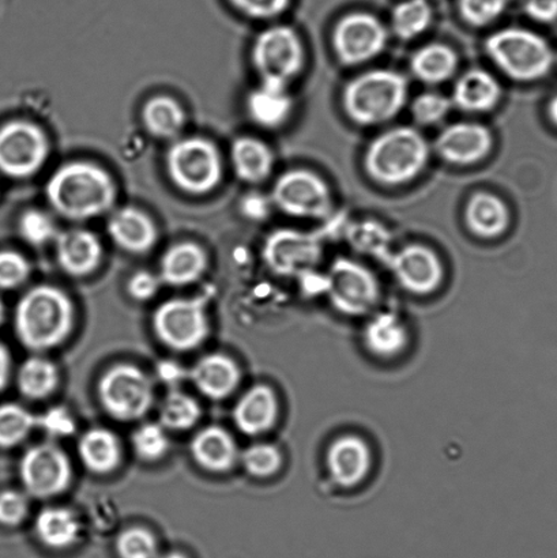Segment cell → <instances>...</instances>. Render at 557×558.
<instances>
[{"mask_svg": "<svg viewBox=\"0 0 557 558\" xmlns=\"http://www.w3.org/2000/svg\"><path fill=\"white\" fill-rule=\"evenodd\" d=\"M108 234L124 253L142 255L155 247L158 231L155 221L135 206L114 211L108 221Z\"/></svg>", "mask_w": 557, "mask_h": 558, "instance_id": "ffe728a7", "label": "cell"}, {"mask_svg": "<svg viewBox=\"0 0 557 558\" xmlns=\"http://www.w3.org/2000/svg\"><path fill=\"white\" fill-rule=\"evenodd\" d=\"M509 0H460L463 20L473 26L489 25L498 20Z\"/></svg>", "mask_w": 557, "mask_h": 558, "instance_id": "f6af8a7d", "label": "cell"}, {"mask_svg": "<svg viewBox=\"0 0 557 558\" xmlns=\"http://www.w3.org/2000/svg\"><path fill=\"white\" fill-rule=\"evenodd\" d=\"M36 428V414L19 403L0 404V448L2 450L20 446Z\"/></svg>", "mask_w": 557, "mask_h": 558, "instance_id": "d590c367", "label": "cell"}, {"mask_svg": "<svg viewBox=\"0 0 557 558\" xmlns=\"http://www.w3.org/2000/svg\"><path fill=\"white\" fill-rule=\"evenodd\" d=\"M20 477L27 495L51 499L69 488L73 468L62 448L47 441L27 448L20 461Z\"/></svg>", "mask_w": 557, "mask_h": 558, "instance_id": "8fae6325", "label": "cell"}, {"mask_svg": "<svg viewBox=\"0 0 557 558\" xmlns=\"http://www.w3.org/2000/svg\"><path fill=\"white\" fill-rule=\"evenodd\" d=\"M526 11L540 22H553L557 19V0H526Z\"/></svg>", "mask_w": 557, "mask_h": 558, "instance_id": "816d5d0a", "label": "cell"}, {"mask_svg": "<svg viewBox=\"0 0 557 558\" xmlns=\"http://www.w3.org/2000/svg\"><path fill=\"white\" fill-rule=\"evenodd\" d=\"M228 2L249 19L271 20L281 15L291 0H228Z\"/></svg>", "mask_w": 557, "mask_h": 558, "instance_id": "c3c4849f", "label": "cell"}, {"mask_svg": "<svg viewBox=\"0 0 557 558\" xmlns=\"http://www.w3.org/2000/svg\"><path fill=\"white\" fill-rule=\"evenodd\" d=\"M273 205L288 216L318 220L329 215L331 195L318 174L294 169L277 179L271 193Z\"/></svg>", "mask_w": 557, "mask_h": 558, "instance_id": "7c38bea8", "label": "cell"}, {"mask_svg": "<svg viewBox=\"0 0 557 558\" xmlns=\"http://www.w3.org/2000/svg\"><path fill=\"white\" fill-rule=\"evenodd\" d=\"M74 323L73 301L52 284H37L27 290L15 306V336L35 353L62 344L73 331Z\"/></svg>", "mask_w": 557, "mask_h": 558, "instance_id": "7a4b0ae2", "label": "cell"}, {"mask_svg": "<svg viewBox=\"0 0 557 558\" xmlns=\"http://www.w3.org/2000/svg\"><path fill=\"white\" fill-rule=\"evenodd\" d=\"M117 551L120 558H157L155 535L144 527H130L119 534Z\"/></svg>", "mask_w": 557, "mask_h": 558, "instance_id": "b9f144b4", "label": "cell"}, {"mask_svg": "<svg viewBox=\"0 0 557 558\" xmlns=\"http://www.w3.org/2000/svg\"><path fill=\"white\" fill-rule=\"evenodd\" d=\"M450 108L449 98L438 95V93H423L414 98L412 114L420 124H435L447 117Z\"/></svg>", "mask_w": 557, "mask_h": 558, "instance_id": "ee69618b", "label": "cell"}, {"mask_svg": "<svg viewBox=\"0 0 557 558\" xmlns=\"http://www.w3.org/2000/svg\"><path fill=\"white\" fill-rule=\"evenodd\" d=\"M4 319H5V308H4L3 301L0 300V326L3 325Z\"/></svg>", "mask_w": 557, "mask_h": 558, "instance_id": "6f0895ef", "label": "cell"}, {"mask_svg": "<svg viewBox=\"0 0 557 558\" xmlns=\"http://www.w3.org/2000/svg\"><path fill=\"white\" fill-rule=\"evenodd\" d=\"M485 47L489 58L512 80L543 78L553 68L548 43L533 32L510 27L491 36Z\"/></svg>", "mask_w": 557, "mask_h": 558, "instance_id": "8992f818", "label": "cell"}, {"mask_svg": "<svg viewBox=\"0 0 557 558\" xmlns=\"http://www.w3.org/2000/svg\"><path fill=\"white\" fill-rule=\"evenodd\" d=\"M231 162L237 178L249 184H259L270 177L275 155L264 141L240 136L231 147Z\"/></svg>", "mask_w": 557, "mask_h": 558, "instance_id": "484cf974", "label": "cell"}, {"mask_svg": "<svg viewBox=\"0 0 557 558\" xmlns=\"http://www.w3.org/2000/svg\"><path fill=\"white\" fill-rule=\"evenodd\" d=\"M209 259L205 250L194 242H180L171 245L161 256L160 277L168 287H187L205 275Z\"/></svg>", "mask_w": 557, "mask_h": 558, "instance_id": "cb8c5ba5", "label": "cell"}, {"mask_svg": "<svg viewBox=\"0 0 557 558\" xmlns=\"http://www.w3.org/2000/svg\"><path fill=\"white\" fill-rule=\"evenodd\" d=\"M191 456L199 468L210 473L231 472L238 462L237 441L228 430L218 425L196 432L190 445Z\"/></svg>", "mask_w": 557, "mask_h": 558, "instance_id": "7402d4cb", "label": "cell"}, {"mask_svg": "<svg viewBox=\"0 0 557 558\" xmlns=\"http://www.w3.org/2000/svg\"><path fill=\"white\" fill-rule=\"evenodd\" d=\"M141 119L147 134L157 140H173L183 130L187 117L177 98L157 95L145 101Z\"/></svg>", "mask_w": 557, "mask_h": 558, "instance_id": "4dcf8cb0", "label": "cell"}, {"mask_svg": "<svg viewBox=\"0 0 557 558\" xmlns=\"http://www.w3.org/2000/svg\"><path fill=\"white\" fill-rule=\"evenodd\" d=\"M427 141L412 128L387 131L373 141L365 153V169L380 184L411 182L428 161Z\"/></svg>", "mask_w": 557, "mask_h": 558, "instance_id": "3957f363", "label": "cell"}, {"mask_svg": "<svg viewBox=\"0 0 557 558\" xmlns=\"http://www.w3.org/2000/svg\"><path fill=\"white\" fill-rule=\"evenodd\" d=\"M131 446L141 461H160L169 450L167 429L160 423L142 424L131 435Z\"/></svg>", "mask_w": 557, "mask_h": 558, "instance_id": "74e56055", "label": "cell"}, {"mask_svg": "<svg viewBox=\"0 0 557 558\" xmlns=\"http://www.w3.org/2000/svg\"><path fill=\"white\" fill-rule=\"evenodd\" d=\"M59 383L57 365L41 355H32L16 372V387L29 401H43L52 396Z\"/></svg>", "mask_w": 557, "mask_h": 558, "instance_id": "d6a6232c", "label": "cell"}, {"mask_svg": "<svg viewBox=\"0 0 557 558\" xmlns=\"http://www.w3.org/2000/svg\"><path fill=\"white\" fill-rule=\"evenodd\" d=\"M32 266L24 255L13 250L0 251V289L13 290L29 279Z\"/></svg>", "mask_w": 557, "mask_h": 558, "instance_id": "7bdbcfd3", "label": "cell"}, {"mask_svg": "<svg viewBox=\"0 0 557 558\" xmlns=\"http://www.w3.org/2000/svg\"><path fill=\"white\" fill-rule=\"evenodd\" d=\"M262 255L278 276L305 275L320 259V240L314 233L278 229L266 239Z\"/></svg>", "mask_w": 557, "mask_h": 558, "instance_id": "4fadbf2b", "label": "cell"}, {"mask_svg": "<svg viewBox=\"0 0 557 558\" xmlns=\"http://www.w3.org/2000/svg\"><path fill=\"white\" fill-rule=\"evenodd\" d=\"M499 82L487 71L474 69L461 76L455 87L456 106L467 112H487L499 102Z\"/></svg>", "mask_w": 557, "mask_h": 558, "instance_id": "83f0119b", "label": "cell"}, {"mask_svg": "<svg viewBox=\"0 0 557 558\" xmlns=\"http://www.w3.org/2000/svg\"><path fill=\"white\" fill-rule=\"evenodd\" d=\"M278 402L269 386L256 385L239 399L233 409L234 425L242 434L259 436L276 424Z\"/></svg>", "mask_w": 557, "mask_h": 558, "instance_id": "603a6c76", "label": "cell"}, {"mask_svg": "<svg viewBox=\"0 0 557 558\" xmlns=\"http://www.w3.org/2000/svg\"><path fill=\"white\" fill-rule=\"evenodd\" d=\"M458 68V58L455 51L445 44H429L420 48L413 54L411 69L417 80L424 84H441L450 80Z\"/></svg>", "mask_w": 557, "mask_h": 558, "instance_id": "836d02e7", "label": "cell"}, {"mask_svg": "<svg viewBox=\"0 0 557 558\" xmlns=\"http://www.w3.org/2000/svg\"><path fill=\"white\" fill-rule=\"evenodd\" d=\"M97 397L108 415L118 421L145 417L155 402L149 375L129 363L114 364L98 380Z\"/></svg>", "mask_w": 557, "mask_h": 558, "instance_id": "52a82bcc", "label": "cell"}, {"mask_svg": "<svg viewBox=\"0 0 557 558\" xmlns=\"http://www.w3.org/2000/svg\"><path fill=\"white\" fill-rule=\"evenodd\" d=\"M189 377L202 396L221 401L237 390L242 372L234 360L222 353H210L199 359Z\"/></svg>", "mask_w": 557, "mask_h": 558, "instance_id": "44dd1931", "label": "cell"}, {"mask_svg": "<svg viewBox=\"0 0 557 558\" xmlns=\"http://www.w3.org/2000/svg\"><path fill=\"white\" fill-rule=\"evenodd\" d=\"M305 54L298 33L291 27H267L255 38L251 49V62L262 82L288 86L302 71Z\"/></svg>", "mask_w": 557, "mask_h": 558, "instance_id": "30bf717a", "label": "cell"}, {"mask_svg": "<svg viewBox=\"0 0 557 558\" xmlns=\"http://www.w3.org/2000/svg\"><path fill=\"white\" fill-rule=\"evenodd\" d=\"M162 282L158 275L147 270L134 272L128 282V292L136 301H149L158 293Z\"/></svg>", "mask_w": 557, "mask_h": 558, "instance_id": "681fc988", "label": "cell"}, {"mask_svg": "<svg viewBox=\"0 0 557 558\" xmlns=\"http://www.w3.org/2000/svg\"><path fill=\"white\" fill-rule=\"evenodd\" d=\"M433 20V10L427 0H403L392 10V27L402 40L422 35Z\"/></svg>", "mask_w": 557, "mask_h": 558, "instance_id": "8d00e7d4", "label": "cell"}, {"mask_svg": "<svg viewBox=\"0 0 557 558\" xmlns=\"http://www.w3.org/2000/svg\"><path fill=\"white\" fill-rule=\"evenodd\" d=\"M38 541L49 549H69L78 541L81 524L74 513L63 507L43 508L35 521Z\"/></svg>", "mask_w": 557, "mask_h": 558, "instance_id": "f546056e", "label": "cell"}, {"mask_svg": "<svg viewBox=\"0 0 557 558\" xmlns=\"http://www.w3.org/2000/svg\"><path fill=\"white\" fill-rule=\"evenodd\" d=\"M493 135L479 123H456L436 140V151L445 161L455 166H472L488 156Z\"/></svg>", "mask_w": 557, "mask_h": 558, "instance_id": "e0dca14e", "label": "cell"}, {"mask_svg": "<svg viewBox=\"0 0 557 558\" xmlns=\"http://www.w3.org/2000/svg\"><path fill=\"white\" fill-rule=\"evenodd\" d=\"M391 267L398 282L413 294L433 293L444 279L438 256L423 245H409L391 256Z\"/></svg>", "mask_w": 557, "mask_h": 558, "instance_id": "2e32d148", "label": "cell"}, {"mask_svg": "<svg viewBox=\"0 0 557 558\" xmlns=\"http://www.w3.org/2000/svg\"><path fill=\"white\" fill-rule=\"evenodd\" d=\"M37 428L52 439H63L75 434V420L68 408L53 407L37 415Z\"/></svg>", "mask_w": 557, "mask_h": 558, "instance_id": "bcb514c9", "label": "cell"}, {"mask_svg": "<svg viewBox=\"0 0 557 558\" xmlns=\"http://www.w3.org/2000/svg\"><path fill=\"white\" fill-rule=\"evenodd\" d=\"M408 97V82L391 70H373L349 82L343 108L354 123L376 125L400 113Z\"/></svg>", "mask_w": 557, "mask_h": 558, "instance_id": "277c9868", "label": "cell"}, {"mask_svg": "<svg viewBox=\"0 0 557 558\" xmlns=\"http://www.w3.org/2000/svg\"><path fill=\"white\" fill-rule=\"evenodd\" d=\"M53 243L58 265L68 276L87 277L101 265L104 251L100 239L86 229L59 232Z\"/></svg>", "mask_w": 557, "mask_h": 558, "instance_id": "ac0fdd59", "label": "cell"}, {"mask_svg": "<svg viewBox=\"0 0 557 558\" xmlns=\"http://www.w3.org/2000/svg\"><path fill=\"white\" fill-rule=\"evenodd\" d=\"M29 513V501L21 492H0V524L4 527H16L25 521Z\"/></svg>", "mask_w": 557, "mask_h": 558, "instance_id": "7dc6e473", "label": "cell"}, {"mask_svg": "<svg viewBox=\"0 0 557 558\" xmlns=\"http://www.w3.org/2000/svg\"><path fill=\"white\" fill-rule=\"evenodd\" d=\"M48 204L69 221H87L107 215L118 199L111 173L90 161L63 163L46 184Z\"/></svg>", "mask_w": 557, "mask_h": 558, "instance_id": "6da1fadb", "label": "cell"}, {"mask_svg": "<svg viewBox=\"0 0 557 558\" xmlns=\"http://www.w3.org/2000/svg\"><path fill=\"white\" fill-rule=\"evenodd\" d=\"M408 331L392 314L375 316L365 327L364 343L370 352L380 359L397 357L408 344Z\"/></svg>", "mask_w": 557, "mask_h": 558, "instance_id": "1f68e13d", "label": "cell"}, {"mask_svg": "<svg viewBox=\"0 0 557 558\" xmlns=\"http://www.w3.org/2000/svg\"><path fill=\"white\" fill-rule=\"evenodd\" d=\"M166 169L169 180L179 191L191 196H204L221 183V153L210 140L187 136L169 146Z\"/></svg>", "mask_w": 557, "mask_h": 558, "instance_id": "5b68a950", "label": "cell"}, {"mask_svg": "<svg viewBox=\"0 0 557 558\" xmlns=\"http://www.w3.org/2000/svg\"><path fill=\"white\" fill-rule=\"evenodd\" d=\"M371 450L359 436L347 435L331 442L327 452V468L331 478L342 488L362 484L371 472Z\"/></svg>", "mask_w": 557, "mask_h": 558, "instance_id": "d6986e66", "label": "cell"}, {"mask_svg": "<svg viewBox=\"0 0 557 558\" xmlns=\"http://www.w3.org/2000/svg\"><path fill=\"white\" fill-rule=\"evenodd\" d=\"M78 456L93 474L114 472L122 462V446L118 436L106 428H92L80 437Z\"/></svg>", "mask_w": 557, "mask_h": 558, "instance_id": "4316f807", "label": "cell"}, {"mask_svg": "<svg viewBox=\"0 0 557 558\" xmlns=\"http://www.w3.org/2000/svg\"><path fill=\"white\" fill-rule=\"evenodd\" d=\"M158 418L166 429L187 430L198 423L201 407L189 393L173 390L164 399Z\"/></svg>", "mask_w": 557, "mask_h": 558, "instance_id": "e575fe53", "label": "cell"}, {"mask_svg": "<svg viewBox=\"0 0 557 558\" xmlns=\"http://www.w3.org/2000/svg\"><path fill=\"white\" fill-rule=\"evenodd\" d=\"M19 233L25 243L40 248L53 243L59 231L57 222L48 213L40 209H27L20 217Z\"/></svg>", "mask_w": 557, "mask_h": 558, "instance_id": "f35d334b", "label": "cell"}, {"mask_svg": "<svg viewBox=\"0 0 557 558\" xmlns=\"http://www.w3.org/2000/svg\"><path fill=\"white\" fill-rule=\"evenodd\" d=\"M549 117L557 124V96L549 104Z\"/></svg>", "mask_w": 557, "mask_h": 558, "instance_id": "11a10c76", "label": "cell"}, {"mask_svg": "<svg viewBox=\"0 0 557 558\" xmlns=\"http://www.w3.org/2000/svg\"><path fill=\"white\" fill-rule=\"evenodd\" d=\"M240 210L249 220L262 221L269 216L270 202L265 198V195L251 193L245 195L242 202H240Z\"/></svg>", "mask_w": 557, "mask_h": 558, "instance_id": "f907efd6", "label": "cell"}, {"mask_svg": "<svg viewBox=\"0 0 557 558\" xmlns=\"http://www.w3.org/2000/svg\"><path fill=\"white\" fill-rule=\"evenodd\" d=\"M468 228L479 238L494 239L505 233L510 213L498 196L480 193L472 196L465 210Z\"/></svg>", "mask_w": 557, "mask_h": 558, "instance_id": "f1b7e54d", "label": "cell"}, {"mask_svg": "<svg viewBox=\"0 0 557 558\" xmlns=\"http://www.w3.org/2000/svg\"><path fill=\"white\" fill-rule=\"evenodd\" d=\"M245 472L255 478H267L275 475L282 466V456L277 447L271 445H254L240 456Z\"/></svg>", "mask_w": 557, "mask_h": 558, "instance_id": "60d3db41", "label": "cell"}, {"mask_svg": "<svg viewBox=\"0 0 557 558\" xmlns=\"http://www.w3.org/2000/svg\"><path fill=\"white\" fill-rule=\"evenodd\" d=\"M185 372L178 363L171 360H164L160 364L157 365L156 374L158 379L166 385L177 386L180 381L185 379Z\"/></svg>", "mask_w": 557, "mask_h": 558, "instance_id": "f5cc1de1", "label": "cell"}, {"mask_svg": "<svg viewBox=\"0 0 557 558\" xmlns=\"http://www.w3.org/2000/svg\"><path fill=\"white\" fill-rule=\"evenodd\" d=\"M11 376V355L8 348L0 342V391L8 387Z\"/></svg>", "mask_w": 557, "mask_h": 558, "instance_id": "db71d44e", "label": "cell"}, {"mask_svg": "<svg viewBox=\"0 0 557 558\" xmlns=\"http://www.w3.org/2000/svg\"><path fill=\"white\" fill-rule=\"evenodd\" d=\"M387 40L385 26L368 13H353L338 22L332 44L343 64L370 62L384 51Z\"/></svg>", "mask_w": 557, "mask_h": 558, "instance_id": "5bb4252c", "label": "cell"}, {"mask_svg": "<svg viewBox=\"0 0 557 558\" xmlns=\"http://www.w3.org/2000/svg\"><path fill=\"white\" fill-rule=\"evenodd\" d=\"M327 288L331 303L347 315L365 314L379 295L373 272L349 259H338L331 266Z\"/></svg>", "mask_w": 557, "mask_h": 558, "instance_id": "9a60e30c", "label": "cell"}, {"mask_svg": "<svg viewBox=\"0 0 557 558\" xmlns=\"http://www.w3.org/2000/svg\"><path fill=\"white\" fill-rule=\"evenodd\" d=\"M161 558H187V556L179 554V551H169V554L164 555Z\"/></svg>", "mask_w": 557, "mask_h": 558, "instance_id": "9f6ffc18", "label": "cell"}, {"mask_svg": "<svg viewBox=\"0 0 557 558\" xmlns=\"http://www.w3.org/2000/svg\"><path fill=\"white\" fill-rule=\"evenodd\" d=\"M348 242L360 253L389 256L390 232L375 221L354 223L348 229Z\"/></svg>", "mask_w": 557, "mask_h": 558, "instance_id": "ab89813d", "label": "cell"}, {"mask_svg": "<svg viewBox=\"0 0 557 558\" xmlns=\"http://www.w3.org/2000/svg\"><path fill=\"white\" fill-rule=\"evenodd\" d=\"M209 293L191 299H171L153 314V331L158 341L174 352H190L209 336L206 303Z\"/></svg>", "mask_w": 557, "mask_h": 558, "instance_id": "ba28073f", "label": "cell"}, {"mask_svg": "<svg viewBox=\"0 0 557 558\" xmlns=\"http://www.w3.org/2000/svg\"><path fill=\"white\" fill-rule=\"evenodd\" d=\"M49 150L46 131L29 120H11L0 128V173L4 177H35L46 166Z\"/></svg>", "mask_w": 557, "mask_h": 558, "instance_id": "9c48e42d", "label": "cell"}, {"mask_svg": "<svg viewBox=\"0 0 557 558\" xmlns=\"http://www.w3.org/2000/svg\"><path fill=\"white\" fill-rule=\"evenodd\" d=\"M292 98L288 95L287 86L262 82L250 93L245 108L251 120L259 128L278 129L287 122L292 112Z\"/></svg>", "mask_w": 557, "mask_h": 558, "instance_id": "d4e9b609", "label": "cell"}]
</instances>
